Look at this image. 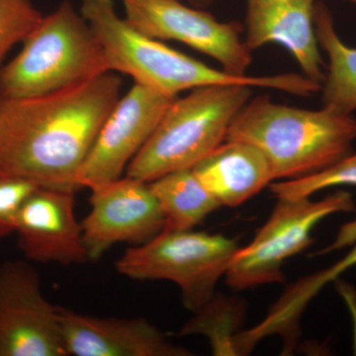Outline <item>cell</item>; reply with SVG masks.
<instances>
[{
	"instance_id": "obj_3",
	"label": "cell",
	"mask_w": 356,
	"mask_h": 356,
	"mask_svg": "<svg viewBox=\"0 0 356 356\" xmlns=\"http://www.w3.org/2000/svg\"><path fill=\"white\" fill-rule=\"evenodd\" d=\"M81 13L102 44L110 72L132 76L135 83L177 97L185 90L208 86L243 84L292 93L293 74L234 76L151 38L121 18L114 0H81Z\"/></svg>"
},
{
	"instance_id": "obj_14",
	"label": "cell",
	"mask_w": 356,
	"mask_h": 356,
	"mask_svg": "<svg viewBox=\"0 0 356 356\" xmlns=\"http://www.w3.org/2000/svg\"><path fill=\"white\" fill-rule=\"evenodd\" d=\"M316 3V0H245L248 49L280 44L291 53L303 76L322 84L325 74L315 30Z\"/></svg>"
},
{
	"instance_id": "obj_4",
	"label": "cell",
	"mask_w": 356,
	"mask_h": 356,
	"mask_svg": "<svg viewBox=\"0 0 356 356\" xmlns=\"http://www.w3.org/2000/svg\"><path fill=\"white\" fill-rule=\"evenodd\" d=\"M102 44L81 11L65 0L23 42V49L0 67V98L49 95L108 72Z\"/></svg>"
},
{
	"instance_id": "obj_22",
	"label": "cell",
	"mask_w": 356,
	"mask_h": 356,
	"mask_svg": "<svg viewBox=\"0 0 356 356\" xmlns=\"http://www.w3.org/2000/svg\"><path fill=\"white\" fill-rule=\"evenodd\" d=\"M346 1L351 2V3L355 4L356 6V0H346Z\"/></svg>"
},
{
	"instance_id": "obj_16",
	"label": "cell",
	"mask_w": 356,
	"mask_h": 356,
	"mask_svg": "<svg viewBox=\"0 0 356 356\" xmlns=\"http://www.w3.org/2000/svg\"><path fill=\"white\" fill-rule=\"evenodd\" d=\"M221 206L236 207L274 181L266 156L254 145L226 140L191 168Z\"/></svg>"
},
{
	"instance_id": "obj_6",
	"label": "cell",
	"mask_w": 356,
	"mask_h": 356,
	"mask_svg": "<svg viewBox=\"0 0 356 356\" xmlns=\"http://www.w3.org/2000/svg\"><path fill=\"white\" fill-rule=\"evenodd\" d=\"M238 248L235 240L221 234L163 231L144 245L129 248L115 266L129 280L175 283L184 306L195 314L214 299Z\"/></svg>"
},
{
	"instance_id": "obj_20",
	"label": "cell",
	"mask_w": 356,
	"mask_h": 356,
	"mask_svg": "<svg viewBox=\"0 0 356 356\" xmlns=\"http://www.w3.org/2000/svg\"><path fill=\"white\" fill-rule=\"evenodd\" d=\"M42 18L30 0H0V67L9 51L23 43Z\"/></svg>"
},
{
	"instance_id": "obj_13",
	"label": "cell",
	"mask_w": 356,
	"mask_h": 356,
	"mask_svg": "<svg viewBox=\"0 0 356 356\" xmlns=\"http://www.w3.org/2000/svg\"><path fill=\"white\" fill-rule=\"evenodd\" d=\"M67 356H189L144 318H99L60 307Z\"/></svg>"
},
{
	"instance_id": "obj_2",
	"label": "cell",
	"mask_w": 356,
	"mask_h": 356,
	"mask_svg": "<svg viewBox=\"0 0 356 356\" xmlns=\"http://www.w3.org/2000/svg\"><path fill=\"white\" fill-rule=\"evenodd\" d=\"M226 140L261 149L274 180L298 179L322 172L351 153L356 119L330 107L297 108L261 95L248 100L236 115Z\"/></svg>"
},
{
	"instance_id": "obj_15",
	"label": "cell",
	"mask_w": 356,
	"mask_h": 356,
	"mask_svg": "<svg viewBox=\"0 0 356 356\" xmlns=\"http://www.w3.org/2000/svg\"><path fill=\"white\" fill-rule=\"evenodd\" d=\"M351 245L343 259L322 270L300 278L292 283L271 306L264 320L252 329L238 332L233 337L234 351L247 355L266 337H282L285 350L294 348L300 334V321L312 300L332 281L356 266V219L343 225L331 245L314 255H323Z\"/></svg>"
},
{
	"instance_id": "obj_18",
	"label": "cell",
	"mask_w": 356,
	"mask_h": 356,
	"mask_svg": "<svg viewBox=\"0 0 356 356\" xmlns=\"http://www.w3.org/2000/svg\"><path fill=\"white\" fill-rule=\"evenodd\" d=\"M149 184L165 217L163 231L193 229L221 207L192 168L166 173Z\"/></svg>"
},
{
	"instance_id": "obj_21",
	"label": "cell",
	"mask_w": 356,
	"mask_h": 356,
	"mask_svg": "<svg viewBox=\"0 0 356 356\" xmlns=\"http://www.w3.org/2000/svg\"><path fill=\"white\" fill-rule=\"evenodd\" d=\"M38 186L26 178L0 172V243L15 234L21 206Z\"/></svg>"
},
{
	"instance_id": "obj_7",
	"label": "cell",
	"mask_w": 356,
	"mask_h": 356,
	"mask_svg": "<svg viewBox=\"0 0 356 356\" xmlns=\"http://www.w3.org/2000/svg\"><path fill=\"white\" fill-rule=\"evenodd\" d=\"M353 209V196L344 191L318 201L311 197H277L270 216L252 242L238 248L232 259L225 274L227 284L243 290L283 282V264L310 247L316 226L325 218Z\"/></svg>"
},
{
	"instance_id": "obj_10",
	"label": "cell",
	"mask_w": 356,
	"mask_h": 356,
	"mask_svg": "<svg viewBox=\"0 0 356 356\" xmlns=\"http://www.w3.org/2000/svg\"><path fill=\"white\" fill-rule=\"evenodd\" d=\"M90 191V211L81 221L89 261H97L118 243L144 245L165 229V217L149 182L125 175Z\"/></svg>"
},
{
	"instance_id": "obj_1",
	"label": "cell",
	"mask_w": 356,
	"mask_h": 356,
	"mask_svg": "<svg viewBox=\"0 0 356 356\" xmlns=\"http://www.w3.org/2000/svg\"><path fill=\"white\" fill-rule=\"evenodd\" d=\"M121 88L108 72L49 95L0 98V172L79 191V173Z\"/></svg>"
},
{
	"instance_id": "obj_8",
	"label": "cell",
	"mask_w": 356,
	"mask_h": 356,
	"mask_svg": "<svg viewBox=\"0 0 356 356\" xmlns=\"http://www.w3.org/2000/svg\"><path fill=\"white\" fill-rule=\"evenodd\" d=\"M123 4L125 19L138 31L180 42L214 58L225 72L247 76L252 51L242 38L240 23L221 22L178 0H123Z\"/></svg>"
},
{
	"instance_id": "obj_11",
	"label": "cell",
	"mask_w": 356,
	"mask_h": 356,
	"mask_svg": "<svg viewBox=\"0 0 356 356\" xmlns=\"http://www.w3.org/2000/svg\"><path fill=\"white\" fill-rule=\"evenodd\" d=\"M177 97L135 83L103 123L77 177L79 188L121 177Z\"/></svg>"
},
{
	"instance_id": "obj_9",
	"label": "cell",
	"mask_w": 356,
	"mask_h": 356,
	"mask_svg": "<svg viewBox=\"0 0 356 356\" xmlns=\"http://www.w3.org/2000/svg\"><path fill=\"white\" fill-rule=\"evenodd\" d=\"M0 356H67L60 307L27 259L0 264Z\"/></svg>"
},
{
	"instance_id": "obj_5",
	"label": "cell",
	"mask_w": 356,
	"mask_h": 356,
	"mask_svg": "<svg viewBox=\"0 0 356 356\" xmlns=\"http://www.w3.org/2000/svg\"><path fill=\"white\" fill-rule=\"evenodd\" d=\"M252 89L243 84L201 86L175 98L125 175L151 182L193 168L226 140L236 115L252 97Z\"/></svg>"
},
{
	"instance_id": "obj_23",
	"label": "cell",
	"mask_w": 356,
	"mask_h": 356,
	"mask_svg": "<svg viewBox=\"0 0 356 356\" xmlns=\"http://www.w3.org/2000/svg\"><path fill=\"white\" fill-rule=\"evenodd\" d=\"M202 1H207V0H202Z\"/></svg>"
},
{
	"instance_id": "obj_19",
	"label": "cell",
	"mask_w": 356,
	"mask_h": 356,
	"mask_svg": "<svg viewBox=\"0 0 356 356\" xmlns=\"http://www.w3.org/2000/svg\"><path fill=\"white\" fill-rule=\"evenodd\" d=\"M356 186V153H350L322 172L298 179L280 180L271 184L277 197H312L314 194L334 186Z\"/></svg>"
},
{
	"instance_id": "obj_17",
	"label": "cell",
	"mask_w": 356,
	"mask_h": 356,
	"mask_svg": "<svg viewBox=\"0 0 356 356\" xmlns=\"http://www.w3.org/2000/svg\"><path fill=\"white\" fill-rule=\"evenodd\" d=\"M315 30L318 46L329 60L322 83L323 106L353 114L356 110V48L348 46L339 36L332 14L323 2L316 3Z\"/></svg>"
},
{
	"instance_id": "obj_12",
	"label": "cell",
	"mask_w": 356,
	"mask_h": 356,
	"mask_svg": "<svg viewBox=\"0 0 356 356\" xmlns=\"http://www.w3.org/2000/svg\"><path fill=\"white\" fill-rule=\"evenodd\" d=\"M76 191L38 186L21 206L16 222L18 247L30 262L83 264L89 261Z\"/></svg>"
}]
</instances>
